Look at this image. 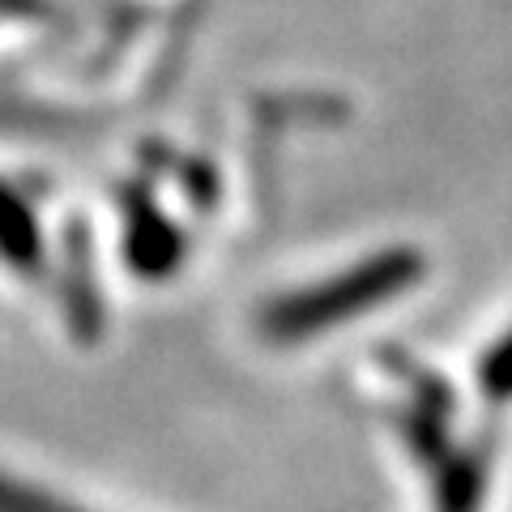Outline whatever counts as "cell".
Wrapping results in <instances>:
<instances>
[{
  "instance_id": "cell-2",
  "label": "cell",
  "mask_w": 512,
  "mask_h": 512,
  "mask_svg": "<svg viewBox=\"0 0 512 512\" xmlns=\"http://www.w3.org/2000/svg\"><path fill=\"white\" fill-rule=\"evenodd\" d=\"M483 384H487L491 397H512V338H504V346H495L487 355Z\"/></svg>"
},
{
  "instance_id": "cell-1",
  "label": "cell",
  "mask_w": 512,
  "mask_h": 512,
  "mask_svg": "<svg viewBox=\"0 0 512 512\" xmlns=\"http://www.w3.org/2000/svg\"><path fill=\"white\" fill-rule=\"evenodd\" d=\"M414 278H419V256L389 252V256H380V261H367L355 274H346L342 282H325V286H316V291H303L295 299L278 303V308L265 316V333L269 338H299V333L338 325V320L363 312L372 299L380 303V299L397 295Z\"/></svg>"
}]
</instances>
